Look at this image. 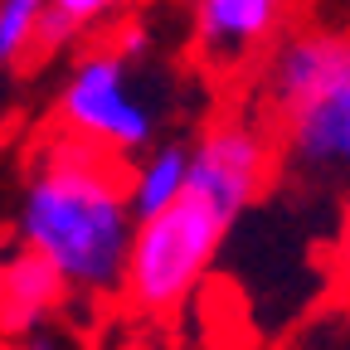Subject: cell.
Here are the masks:
<instances>
[{
    "label": "cell",
    "mask_w": 350,
    "mask_h": 350,
    "mask_svg": "<svg viewBox=\"0 0 350 350\" xmlns=\"http://www.w3.org/2000/svg\"><path fill=\"white\" fill-rule=\"evenodd\" d=\"M44 20H49V0H0V68H10L29 49H39Z\"/></svg>",
    "instance_id": "9c48e42d"
},
{
    "label": "cell",
    "mask_w": 350,
    "mask_h": 350,
    "mask_svg": "<svg viewBox=\"0 0 350 350\" xmlns=\"http://www.w3.org/2000/svg\"><path fill=\"white\" fill-rule=\"evenodd\" d=\"M0 262H5V258H0Z\"/></svg>",
    "instance_id": "7c38bea8"
},
{
    "label": "cell",
    "mask_w": 350,
    "mask_h": 350,
    "mask_svg": "<svg viewBox=\"0 0 350 350\" xmlns=\"http://www.w3.org/2000/svg\"><path fill=\"white\" fill-rule=\"evenodd\" d=\"M64 278L39 253L20 248L10 262H0V331H34L44 317L64 301Z\"/></svg>",
    "instance_id": "52a82bcc"
},
{
    "label": "cell",
    "mask_w": 350,
    "mask_h": 350,
    "mask_svg": "<svg viewBox=\"0 0 350 350\" xmlns=\"http://www.w3.org/2000/svg\"><path fill=\"white\" fill-rule=\"evenodd\" d=\"M224 234H229V224L204 200H195L190 190L180 200H170L165 209L137 219L131 248H126V268H122L126 301L142 306V312L180 306L200 287V278L214 268Z\"/></svg>",
    "instance_id": "7a4b0ae2"
},
{
    "label": "cell",
    "mask_w": 350,
    "mask_h": 350,
    "mask_svg": "<svg viewBox=\"0 0 350 350\" xmlns=\"http://www.w3.org/2000/svg\"><path fill=\"white\" fill-rule=\"evenodd\" d=\"M287 0H195V34L200 49L219 64L248 59L278 29Z\"/></svg>",
    "instance_id": "8992f818"
},
{
    "label": "cell",
    "mask_w": 350,
    "mask_h": 350,
    "mask_svg": "<svg viewBox=\"0 0 350 350\" xmlns=\"http://www.w3.org/2000/svg\"><path fill=\"white\" fill-rule=\"evenodd\" d=\"M185 170H190V146H161L151 151L137 170H131V180H126V200H131V214L146 219L156 209H165L170 200H180L185 195Z\"/></svg>",
    "instance_id": "ba28073f"
},
{
    "label": "cell",
    "mask_w": 350,
    "mask_h": 350,
    "mask_svg": "<svg viewBox=\"0 0 350 350\" xmlns=\"http://www.w3.org/2000/svg\"><path fill=\"white\" fill-rule=\"evenodd\" d=\"M122 0H49V20H44V44H59L88 25H98L103 15H112ZM39 44V49H44Z\"/></svg>",
    "instance_id": "30bf717a"
},
{
    "label": "cell",
    "mask_w": 350,
    "mask_h": 350,
    "mask_svg": "<svg viewBox=\"0 0 350 350\" xmlns=\"http://www.w3.org/2000/svg\"><path fill=\"white\" fill-rule=\"evenodd\" d=\"M273 117L282 122V156L297 175L350 180V64Z\"/></svg>",
    "instance_id": "5b68a950"
},
{
    "label": "cell",
    "mask_w": 350,
    "mask_h": 350,
    "mask_svg": "<svg viewBox=\"0 0 350 350\" xmlns=\"http://www.w3.org/2000/svg\"><path fill=\"white\" fill-rule=\"evenodd\" d=\"M59 126L117 161L156 142V112L131 88V68L117 49H93L73 64L59 93Z\"/></svg>",
    "instance_id": "3957f363"
},
{
    "label": "cell",
    "mask_w": 350,
    "mask_h": 350,
    "mask_svg": "<svg viewBox=\"0 0 350 350\" xmlns=\"http://www.w3.org/2000/svg\"><path fill=\"white\" fill-rule=\"evenodd\" d=\"M137 214L117 156L78 137L39 151L20 195V243L39 253L73 292H117Z\"/></svg>",
    "instance_id": "6da1fadb"
},
{
    "label": "cell",
    "mask_w": 350,
    "mask_h": 350,
    "mask_svg": "<svg viewBox=\"0 0 350 350\" xmlns=\"http://www.w3.org/2000/svg\"><path fill=\"white\" fill-rule=\"evenodd\" d=\"M268 170H273V146L253 122H219L190 151L185 190L195 200H204L224 224H234V219L262 195Z\"/></svg>",
    "instance_id": "277c9868"
},
{
    "label": "cell",
    "mask_w": 350,
    "mask_h": 350,
    "mask_svg": "<svg viewBox=\"0 0 350 350\" xmlns=\"http://www.w3.org/2000/svg\"><path fill=\"white\" fill-rule=\"evenodd\" d=\"M336 262H340V278L350 282V209L340 219V239H336Z\"/></svg>",
    "instance_id": "8fae6325"
}]
</instances>
